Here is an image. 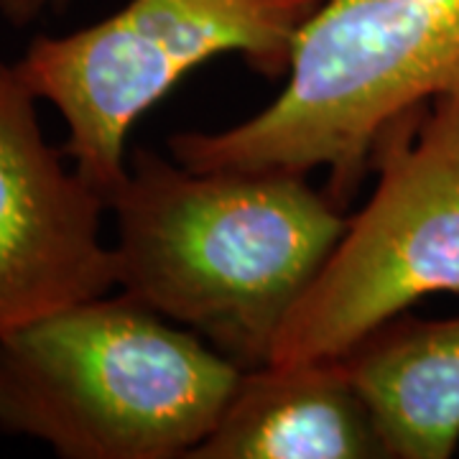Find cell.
Instances as JSON below:
<instances>
[{"mask_svg": "<svg viewBox=\"0 0 459 459\" xmlns=\"http://www.w3.org/2000/svg\"><path fill=\"white\" fill-rule=\"evenodd\" d=\"M115 286L238 368L271 362L289 314L347 228L294 169H192L133 148L108 199Z\"/></svg>", "mask_w": 459, "mask_h": 459, "instance_id": "6da1fadb", "label": "cell"}, {"mask_svg": "<svg viewBox=\"0 0 459 459\" xmlns=\"http://www.w3.org/2000/svg\"><path fill=\"white\" fill-rule=\"evenodd\" d=\"M240 373L133 296H95L0 337V431L65 459H189Z\"/></svg>", "mask_w": 459, "mask_h": 459, "instance_id": "7a4b0ae2", "label": "cell"}, {"mask_svg": "<svg viewBox=\"0 0 459 459\" xmlns=\"http://www.w3.org/2000/svg\"><path fill=\"white\" fill-rule=\"evenodd\" d=\"M283 90L222 131L177 133L192 169H327L344 207L377 138L437 98H459V0H329L304 29Z\"/></svg>", "mask_w": 459, "mask_h": 459, "instance_id": "3957f363", "label": "cell"}, {"mask_svg": "<svg viewBox=\"0 0 459 459\" xmlns=\"http://www.w3.org/2000/svg\"><path fill=\"white\" fill-rule=\"evenodd\" d=\"M329 0H128L65 36H36L16 72L66 126L65 156L105 204L128 174L138 117L199 65L240 54L286 77L304 29Z\"/></svg>", "mask_w": 459, "mask_h": 459, "instance_id": "277c9868", "label": "cell"}, {"mask_svg": "<svg viewBox=\"0 0 459 459\" xmlns=\"http://www.w3.org/2000/svg\"><path fill=\"white\" fill-rule=\"evenodd\" d=\"M373 195L289 314L271 362L337 358L434 294H459V98L377 138Z\"/></svg>", "mask_w": 459, "mask_h": 459, "instance_id": "5b68a950", "label": "cell"}, {"mask_svg": "<svg viewBox=\"0 0 459 459\" xmlns=\"http://www.w3.org/2000/svg\"><path fill=\"white\" fill-rule=\"evenodd\" d=\"M36 102L0 62V337L115 289L108 204L47 141Z\"/></svg>", "mask_w": 459, "mask_h": 459, "instance_id": "8992f818", "label": "cell"}, {"mask_svg": "<svg viewBox=\"0 0 459 459\" xmlns=\"http://www.w3.org/2000/svg\"><path fill=\"white\" fill-rule=\"evenodd\" d=\"M189 459H385L340 358L247 368Z\"/></svg>", "mask_w": 459, "mask_h": 459, "instance_id": "52a82bcc", "label": "cell"}, {"mask_svg": "<svg viewBox=\"0 0 459 459\" xmlns=\"http://www.w3.org/2000/svg\"><path fill=\"white\" fill-rule=\"evenodd\" d=\"M373 413L385 459H449L459 446V316L403 312L337 355Z\"/></svg>", "mask_w": 459, "mask_h": 459, "instance_id": "ba28073f", "label": "cell"}, {"mask_svg": "<svg viewBox=\"0 0 459 459\" xmlns=\"http://www.w3.org/2000/svg\"><path fill=\"white\" fill-rule=\"evenodd\" d=\"M69 0H0V16L11 26H29L47 11H62Z\"/></svg>", "mask_w": 459, "mask_h": 459, "instance_id": "9c48e42d", "label": "cell"}]
</instances>
